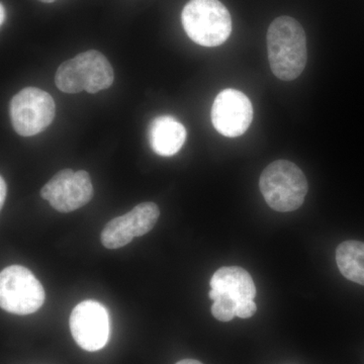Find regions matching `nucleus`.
Segmentation results:
<instances>
[{
  "label": "nucleus",
  "mask_w": 364,
  "mask_h": 364,
  "mask_svg": "<svg viewBox=\"0 0 364 364\" xmlns=\"http://www.w3.org/2000/svg\"><path fill=\"white\" fill-rule=\"evenodd\" d=\"M267 51L272 73L280 80L298 78L306 64L303 26L291 16L275 18L267 32Z\"/></svg>",
  "instance_id": "obj_1"
},
{
  "label": "nucleus",
  "mask_w": 364,
  "mask_h": 364,
  "mask_svg": "<svg viewBox=\"0 0 364 364\" xmlns=\"http://www.w3.org/2000/svg\"><path fill=\"white\" fill-rule=\"evenodd\" d=\"M114 72L109 60L102 53L90 50L78 54L59 66L55 85L65 93L86 91L97 93L111 87Z\"/></svg>",
  "instance_id": "obj_2"
},
{
  "label": "nucleus",
  "mask_w": 364,
  "mask_h": 364,
  "mask_svg": "<svg viewBox=\"0 0 364 364\" xmlns=\"http://www.w3.org/2000/svg\"><path fill=\"white\" fill-rule=\"evenodd\" d=\"M259 188L267 205L282 213L298 210L309 189L303 171L287 160H277L263 170Z\"/></svg>",
  "instance_id": "obj_3"
},
{
  "label": "nucleus",
  "mask_w": 364,
  "mask_h": 364,
  "mask_svg": "<svg viewBox=\"0 0 364 364\" xmlns=\"http://www.w3.org/2000/svg\"><path fill=\"white\" fill-rule=\"evenodd\" d=\"M181 21L191 40L203 47L224 44L232 33L231 14L219 0H191Z\"/></svg>",
  "instance_id": "obj_4"
},
{
  "label": "nucleus",
  "mask_w": 364,
  "mask_h": 364,
  "mask_svg": "<svg viewBox=\"0 0 364 364\" xmlns=\"http://www.w3.org/2000/svg\"><path fill=\"white\" fill-rule=\"evenodd\" d=\"M46 294L39 279L30 269L11 265L0 273V306L16 315H30L44 305Z\"/></svg>",
  "instance_id": "obj_5"
},
{
  "label": "nucleus",
  "mask_w": 364,
  "mask_h": 364,
  "mask_svg": "<svg viewBox=\"0 0 364 364\" xmlns=\"http://www.w3.org/2000/svg\"><path fill=\"white\" fill-rule=\"evenodd\" d=\"M56 105L49 93L37 87H26L11 102L9 114L14 131L23 136L38 135L54 121Z\"/></svg>",
  "instance_id": "obj_6"
},
{
  "label": "nucleus",
  "mask_w": 364,
  "mask_h": 364,
  "mask_svg": "<svg viewBox=\"0 0 364 364\" xmlns=\"http://www.w3.org/2000/svg\"><path fill=\"white\" fill-rule=\"evenodd\" d=\"M41 196L60 213L73 212L85 207L92 198L90 176L85 170H61L43 186Z\"/></svg>",
  "instance_id": "obj_7"
},
{
  "label": "nucleus",
  "mask_w": 364,
  "mask_h": 364,
  "mask_svg": "<svg viewBox=\"0 0 364 364\" xmlns=\"http://www.w3.org/2000/svg\"><path fill=\"white\" fill-rule=\"evenodd\" d=\"M69 325L72 337L83 350H100L109 341V316L97 301H85L76 306L72 311Z\"/></svg>",
  "instance_id": "obj_8"
},
{
  "label": "nucleus",
  "mask_w": 364,
  "mask_h": 364,
  "mask_svg": "<svg viewBox=\"0 0 364 364\" xmlns=\"http://www.w3.org/2000/svg\"><path fill=\"white\" fill-rule=\"evenodd\" d=\"M253 119V107L242 91L228 88L215 97L212 122L215 130L228 138H236L248 130Z\"/></svg>",
  "instance_id": "obj_9"
},
{
  "label": "nucleus",
  "mask_w": 364,
  "mask_h": 364,
  "mask_svg": "<svg viewBox=\"0 0 364 364\" xmlns=\"http://www.w3.org/2000/svg\"><path fill=\"white\" fill-rule=\"evenodd\" d=\"M148 139L151 149L157 155L163 157L173 156L186 142V130L176 117L160 116L151 122Z\"/></svg>",
  "instance_id": "obj_10"
},
{
  "label": "nucleus",
  "mask_w": 364,
  "mask_h": 364,
  "mask_svg": "<svg viewBox=\"0 0 364 364\" xmlns=\"http://www.w3.org/2000/svg\"><path fill=\"white\" fill-rule=\"evenodd\" d=\"M210 284L217 293L229 296L237 304V306L256 296V287L252 277L241 267L220 268L213 275Z\"/></svg>",
  "instance_id": "obj_11"
},
{
  "label": "nucleus",
  "mask_w": 364,
  "mask_h": 364,
  "mask_svg": "<svg viewBox=\"0 0 364 364\" xmlns=\"http://www.w3.org/2000/svg\"><path fill=\"white\" fill-rule=\"evenodd\" d=\"M336 262L345 279L364 286V242L350 240L340 244Z\"/></svg>",
  "instance_id": "obj_12"
},
{
  "label": "nucleus",
  "mask_w": 364,
  "mask_h": 364,
  "mask_svg": "<svg viewBox=\"0 0 364 364\" xmlns=\"http://www.w3.org/2000/svg\"><path fill=\"white\" fill-rule=\"evenodd\" d=\"M135 238L134 226L128 214L114 218L105 225L100 235L102 245L107 249H119Z\"/></svg>",
  "instance_id": "obj_13"
},
{
  "label": "nucleus",
  "mask_w": 364,
  "mask_h": 364,
  "mask_svg": "<svg viewBox=\"0 0 364 364\" xmlns=\"http://www.w3.org/2000/svg\"><path fill=\"white\" fill-rule=\"evenodd\" d=\"M134 225L135 237L149 233L159 219L160 210L156 203L147 202L136 205L128 213Z\"/></svg>",
  "instance_id": "obj_14"
},
{
  "label": "nucleus",
  "mask_w": 364,
  "mask_h": 364,
  "mask_svg": "<svg viewBox=\"0 0 364 364\" xmlns=\"http://www.w3.org/2000/svg\"><path fill=\"white\" fill-rule=\"evenodd\" d=\"M208 298L214 301L212 306L213 316L221 322H229L236 317L237 304L227 294L217 293L210 289Z\"/></svg>",
  "instance_id": "obj_15"
},
{
  "label": "nucleus",
  "mask_w": 364,
  "mask_h": 364,
  "mask_svg": "<svg viewBox=\"0 0 364 364\" xmlns=\"http://www.w3.org/2000/svg\"><path fill=\"white\" fill-rule=\"evenodd\" d=\"M257 311V306L254 303L253 299L243 301L237 306L236 317L240 318H248L252 317Z\"/></svg>",
  "instance_id": "obj_16"
},
{
  "label": "nucleus",
  "mask_w": 364,
  "mask_h": 364,
  "mask_svg": "<svg viewBox=\"0 0 364 364\" xmlns=\"http://www.w3.org/2000/svg\"><path fill=\"white\" fill-rule=\"evenodd\" d=\"M7 193L6 182L4 181V177H0V208H2L6 202Z\"/></svg>",
  "instance_id": "obj_17"
},
{
  "label": "nucleus",
  "mask_w": 364,
  "mask_h": 364,
  "mask_svg": "<svg viewBox=\"0 0 364 364\" xmlns=\"http://www.w3.org/2000/svg\"><path fill=\"white\" fill-rule=\"evenodd\" d=\"M176 364H203L200 361L196 360V359H182Z\"/></svg>",
  "instance_id": "obj_18"
},
{
  "label": "nucleus",
  "mask_w": 364,
  "mask_h": 364,
  "mask_svg": "<svg viewBox=\"0 0 364 364\" xmlns=\"http://www.w3.org/2000/svg\"><path fill=\"white\" fill-rule=\"evenodd\" d=\"M4 21H6V9H4V4H1L0 6V25H4Z\"/></svg>",
  "instance_id": "obj_19"
},
{
  "label": "nucleus",
  "mask_w": 364,
  "mask_h": 364,
  "mask_svg": "<svg viewBox=\"0 0 364 364\" xmlns=\"http://www.w3.org/2000/svg\"><path fill=\"white\" fill-rule=\"evenodd\" d=\"M40 1L44 2V4H52V2L57 1V0H40Z\"/></svg>",
  "instance_id": "obj_20"
}]
</instances>
